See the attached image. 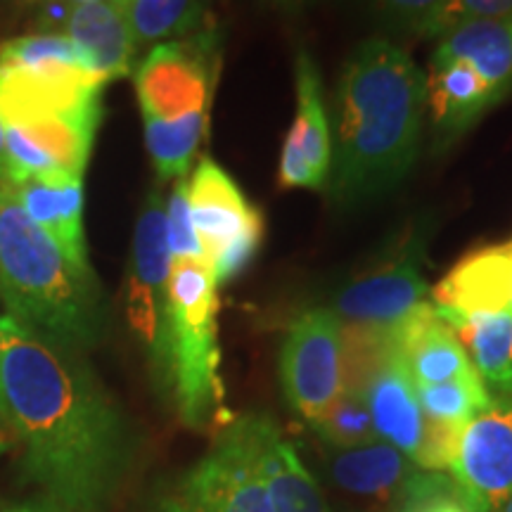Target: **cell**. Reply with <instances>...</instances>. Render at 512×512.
I'll use <instances>...</instances> for the list:
<instances>
[{
    "label": "cell",
    "mask_w": 512,
    "mask_h": 512,
    "mask_svg": "<svg viewBox=\"0 0 512 512\" xmlns=\"http://www.w3.org/2000/svg\"><path fill=\"white\" fill-rule=\"evenodd\" d=\"M0 418L22 446V477L72 508L105 512L136 458L131 422L86 354L8 313H0Z\"/></svg>",
    "instance_id": "obj_1"
},
{
    "label": "cell",
    "mask_w": 512,
    "mask_h": 512,
    "mask_svg": "<svg viewBox=\"0 0 512 512\" xmlns=\"http://www.w3.org/2000/svg\"><path fill=\"white\" fill-rule=\"evenodd\" d=\"M425 112V74L411 53L384 36L366 38L337 83L325 188L335 207H361L406 181L420 155Z\"/></svg>",
    "instance_id": "obj_2"
},
{
    "label": "cell",
    "mask_w": 512,
    "mask_h": 512,
    "mask_svg": "<svg viewBox=\"0 0 512 512\" xmlns=\"http://www.w3.org/2000/svg\"><path fill=\"white\" fill-rule=\"evenodd\" d=\"M0 304L19 323L64 347L88 351L107 330V302L93 268H81L0 183Z\"/></svg>",
    "instance_id": "obj_3"
},
{
    "label": "cell",
    "mask_w": 512,
    "mask_h": 512,
    "mask_svg": "<svg viewBox=\"0 0 512 512\" xmlns=\"http://www.w3.org/2000/svg\"><path fill=\"white\" fill-rule=\"evenodd\" d=\"M157 380L190 430L226 425L221 380L219 283L207 261H174Z\"/></svg>",
    "instance_id": "obj_4"
},
{
    "label": "cell",
    "mask_w": 512,
    "mask_h": 512,
    "mask_svg": "<svg viewBox=\"0 0 512 512\" xmlns=\"http://www.w3.org/2000/svg\"><path fill=\"white\" fill-rule=\"evenodd\" d=\"M147 512H271L256 463V413L221 425L207 453L159 491Z\"/></svg>",
    "instance_id": "obj_5"
},
{
    "label": "cell",
    "mask_w": 512,
    "mask_h": 512,
    "mask_svg": "<svg viewBox=\"0 0 512 512\" xmlns=\"http://www.w3.org/2000/svg\"><path fill=\"white\" fill-rule=\"evenodd\" d=\"M190 219L216 283L226 285L249 266L264 242L266 223L238 183L204 157L188 178Z\"/></svg>",
    "instance_id": "obj_6"
},
{
    "label": "cell",
    "mask_w": 512,
    "mask_h": 512,
    "mask_svg": "<svg viewBox=\"0 0 512 512\" xmlns=\"http://www.w3.org/2000/svg\"><path fill=\"white\" fill-rule=\"evenodd\" d=\"M219 64L221 34L214 19L197 34L152 46L133 72L140 114L181 119L209 112Z\"/></svg>",
    "instance_id": "obj_7"
},
{
    "label": "cell",
    "mask_w": 512,
    "mask_h": 512,
    "mask_svg": "<svg viewBox=\"0 0 512 512\" xmlns=\"http://www.w3.org/2000/svg\"><path fill=\"white\" fill-rule=\"evenodd\" d=\"M280 382L304 420H318L347 389L344 323L330 309L299 313L280 349Z\"/></svg>",
    "instance_id": "obj_8"
},
{
    "label": "cell",
    "mask_w": 512,
    "mask_h": 512,
    "mask_svg": "<svg viewBox=\"0 0 512 512\" xmlns=\"http://www.w3.org/2000/svg\"><path fill=\"white\" fill-rule=\"evenodd\" d=\"M171 268L174 259L166 240V200L155 188L147 192L133 230L124 294L128 325L145 347L155 370L164 351Z\"/></svg>",
    "instance_id": "obj_9"
},
{
    "label": "cell",
    "mask_w": 512,
    "mask_h": 512,
    "mask_svg": "<svg viewBox=\"0 0 512 512\" xmlns=\"http://www.w3.org/2000/svg\"><path fill=\"white\" fill-rule=\"evenodd\" d=\"M448 475L472 512H498L512 498V392L491 401L463 427Z\"/></svg>",
    "instance_id": "obj_10"
},
{
    "label": "cell",
    "mask_w": 512,
    "mask_h": 512,
    "mask_svg": "<svg viewBox=\"0 0 512 512\" xmlns=\"http://www.w3.org/2000/svg\"><path fill=\"white\" fill-rule=\"evenodd\" d=\"M425 238L411 235L396 252L337 292L332 313L344 325L392 330L427 302Z\"/></svg>",
    "instance_id": "obj_11"
},
{
    "label": "cell",
    "mask_w": 512,
    "mask_h": 512,
    "mask_svg": "<svg viewBox=\"0 0 512 512\" xmlns=\"http://www.w3.org/2000/svg\"><path fill=\"white\" fill-rule=\"evenodd\" d=\"M102 117V102L83 110L53 114L5 126L8 183L36 176H81L91 159Z\"/></svg>",
    "instance_id": "obj_12"
},
{
    "label": "cell",
    "mask_w": 512,
    "mask_h": 512,
    "mask_svg": "<svg viewBox=\"0 0 512 512\" xmlns=\"http://www.w3.org/2000/svg\"><path fill=\"white\" fill-rule=\"evenodd\" d=\"M297 114L280 152V188L325 190L332 169V126L325 107L323 79L309 50L294 57Z\"/></svg>",
    "instance_id": "obj_13"
},
{
    "label": "cell",
    "mask_w": 512,
    "mask_h": 512,
    "mask_svg": "<svg viewBox=\"0 0 512 512\" xmlns=\"http://www.w3.org/2000/svg\"><path fill=\"white\" fill-rule=\"evenodd\" d=\"M444 316H482L512 311V240L463 256L430 290Z\"/></svg>",
    "instance_id": "obj_14"
},
{
    "label": "cell",
    "mask_w": 512,
    "mask_h": 512,
    "mask_svg": "<svg viewBox=\"0 0 512 512\" xmlns=\"http://www.w3.org/2000/svg\"><path fill=\"white\" fill-rule=\"evenodd\" d=\"M50 10L55 22H60V34L72 38L107 83L124 79L136 69L138 43L121 0H88Z\"/></svg>",
    "instance_id": "obj_15"
},
{
    "label": "cell",
    "mask_w": 512,
    "mask_h": 512,
    "mask_svg": "<svg viewBox=\"0 0 512 512\" xmlns=\"http://www.w3.org/2000/svg\"><path fill=\"white\" fill-rule=\"evenodd\" d=\"M394 344L415 387H430L477 375L463 344L432 302L418 306L394 328Z\"/></svg>",
    "instance_id": "obj_16"
},
{
    "label": "cell",
    "mask_w": 512,
    "mask_h": 512,
    "mask_svg": "<svg viewBox=\"0 0 512 512\" xmlns=\"http://www.w3.org/2000/svg\"><path fill=\"white\" fill-rule=\"evenodd\" d=\"M8 185L24 214L62 249L72 264L93 268L88 261L86 228H83L81 176H36Z\"/></svg>",
    "instance_id": "obj_17"
},
{
    "label": "cell",
    "mask_w": 512,
    "mask_h": 512,
    "mask_svg": "<svg viewBox=\"0 0 512 512\" xmlns=\"http://www.w3.org/2000/svg\"><path fill=\"white\" fill-rule=\"evenodd\" d=\"M425 86L437 147L456 143L501 102L467 64L439 55H432Z\"/></svg>",
    "instance_id": "obj_18"
},
{
    "label": "cell",
    "mask_w": 512,
    "mask_h": 512,
    "mask_svg": "<svg viewBox=\"0 0 512 512\" xmlns=\"http://www.w3.org/2000/svg\"><path fill=\"white\" fill-rule=\"evenodd\" d=\"M330 477L339 489L392 510L420 467L399 448L375 439L354 448H330Z\"/></svg>",
    "instance_id": "obj_19"
},
{
    "label": "cell",
    "mask_w": 512,
    "mask_h": 512,
    "mask_svg": "<svg viewBox=\"0 0 512 512\" xmlns=\"http://www.w3.org/2000/svg\"><path fill=\"white\" fill-rule=\"evenodd\" d=\"M256 463L271 512H330L318 482L264 413H256Z\"/></svg>",
    "instance_id": "obj_20"
},
{
    "label": "cell",
    "mask_w": 512,
    "mask_h": 512,
    "mask_svg": "<svg viewBox=\"0 0 512 512\" xmlns=\"http://www.w3.org/2000/svg\"><path fill=\"white\" fill-rule=\"evenodd\" d=\"M437 41L432 55L467 64L498 100L512 91V15L465 19Z\"/></svg>",
    "instance_id": "obj_21"
},
{
    "label": "cell",
    "mask_w": 512,
    "mask_h": 512,
    "mask_svg": "<svg viewBox=\"0 0 512 512\" xmlns=\"http://www.w3.org/2000/svg\"><path fill=\"white\" fill-rule=\"evenodd\" d=\"M102 88L43 79L10 64H0V119L5 126L67 114L100 102Z\"/></svg>",
    "instance_id": "obj_22"
},
{
    "label": "cell",
    "mask_w": 512,
    "mask_h": 512,
    "mask_svg": "<svg viewBox=\"0 0 512 512\" xmlns=\"http://www.w3.org/2000/svg\"><path fill=\"white\" fill-rule=\"evenodd\" d=\"M0 64L19 67L43 79L76 83V86L105 88L107 81L95 72L88 57L69 36L60 31L19 36L0 46Z\"/></svg>",
    "instance_id": "obj_23"
},
{
    "label": "cell",
    "mask_w": 512,
    "mask_h": 512,
    "mask_svg": "<svg viewBox=\"0 0 512 512\" xmlns=\"http://www.w3.org/2000/svg\"><path fill=\"white\" fill-rule=\"evenodd\" d=\"M489 392H512V311L444 316Z\"/></svg>",
    "instance_id": "obj_24"
},
{
    "label": "cell",
    "mask_w": 512,
    "mask_h": 512,
    "mask_svg": "<svg viewBox=\"0 0 512 512\" xmlns=\"http://www.w3.org/2000/svg\"><path fill=\"white\" fill-rule=\"evenodd\" d=\"M211 0H121L138 50L197 34L211 22Z\"/></svg>",
    "instance_id": "obj_25"
},
{
    "label": "cell",
    "mask_w": 512,
    "mask_h": 512,
    "mask_svg": "<svg viewBox=\"0 0 512 512\" xmlns=\"http://www.w3.org/2000/svg\"><path fill=\"white\" fill-rule=\"evenodd\" d=\"M145 147L159 181H178L190 171L209 128V112L181 119L143 117Z\"/></svg>",
    "instance_id": "obj_26"
},
{
    "label": "cell",
    "mask_w": 512,
    "mask_h": 512,
    "mask_svg": "<svg viewBox=\"0 0 512 512\" xmlns=\"http://www.w3.org/2000/svg\"><path fill=\"white\" fill-rule=\"evenodd\" d=\"M422 413L430 422L437 425L463 427L470 422L479 411H484L491 401V392L482 377L470 375L463 380H453L444 384H430V387H415Z\"/></svg>",
    "instance_id": "obj_27"
},
{
    "label": "cell",
    "mask_w": 512,
    "mask_h": 512,
    "mask_svg": "<svg viewBox=\"0 0 512 512\" xmlns=\"http://www.w3.org/2000/svg\"><path fill=\"white\" fill-rule=\"evenodd\" d=\"M311 425L330 448H354L377 439L366 401L356 392H344Z\"/></svg>",
    "instance_id": "obj_28"
},
{
    "label": "cell",
    "mask_w": 512,
    "mask_h": 512,
    "mask_svg": "<svg viewBox=\"0 0 512 512\" xmlns=\"http://www.w3.org/2000/svg\"><path fill=\"white\" fill-rule=\"evenodd\" d=\"M389 512H472L448 472L418 470Z\"/></svg>",
    "instance_id": "obj_29"
},
{
    "label": "cell",
    "mask_w": 512,
    "mask_h": 512,
    "mask_svg": "<svg viewBox=\"0 0 512 512\" xmlns=\"http://www.w3.org/2000/svg\"><path fill=\"white\" fill-rule=\"evenodd\" d=\"M356 3L382 31L380 36L399 41L406 36H418L446 0H356Z\"/></svg>",
    "instance_id": "obj_30"
},
{
    "label": "cell",
    "mask_w": 512,
    "mask_h": 512,
    "mask_svg": "<svg viewBox=\"0 0 512 512\" xmlns=\"http://www.w3.org/2000/svg\"><path fill=\"white\" fill-rule=\"evenodd\" d=\"M166 240H169L174 261H207V254H204L190 219L188 178H178L166 197Z\"/></svg>",
    "instance_id": "obj_31"
},
{
    "label": "cell",
    "mask_w": 512,
    "mask_h": 512,
    "mask_svg": "<svg viewBox=\"0 0 512 512\" xmlns=\"http://www.w3.org/2000/svg\"><path fill=\"white\" fill-rule=\"evenodd\" d=\"M512 15V0H446L420 29L418 38H439L465 19Z\"/></svg>",
    "instance_id": "obj_32"
},
{
    "label": "cell",
    "mask_w": 512,
    "mask_h": 512,
    "mask_svg": "<svg viewBox=\"0 0 512 512\" xmlns=\"http://www.w3.org/2000/svg\"><path fill=\"white\" fill-rule=\"evenodd\" d=\"M5 512H93V510H79V508H72V505L57 503V501H53V498L36 496V498H29V501H24V503L12 505V508Z\"/></svg>",
    "instance_id": "obj_33"
},
{
    "label": "cell",
    "mask_w": 512,
    "mask_h": 512,
    "mask_svg": "<svg viewBox=\"0 0 512 512\" xmlns=\"http://www.w3.org/2000/svg\"><path fill=\"white\" fill-rule=\"evenodd\" d=\"M266 5H271L275 10H283V12H299L309 5L316 3V0H264Z\"/></svg>",
    "instance_id": "obj_34"
},
{
    "label": "cell",
    "mask_w": 512,
    "mask_h": 512,
    "mask_svg": "<svg viewBox=\"0 0 512 512\" xmlns=\"http://www.w3.org/2000/svg\"><path fill=\"white\" fill-rule=\"evenodd\" d=\"M8 181V150H5V124L0 119V183Z\"/></svg>",
    "instance_id": "obj_35"
},
{
    "label": "cell",
    "mask_w": 512,
    "mask_h": 512,
    "mask_svg": "<svg viewBox=\"0 0 512 512\" xmlns=\"http://www.w3.org/2000/svg\"><path fill=\"white\" fill-rule=\"evenodd\" d=\"M50 8H69V5H79V3H88V0H48Z\"/></svg>",
    "instance_id": "obj_36"
},
{
    "label": "cell",
    "mask_w": 512,
    "mask_h": 512,
    "mask_svg": "<svg viewBox=\"0 0 512 512\" xmlns=\"http://www.w3.org/2000/svg\"><path fill=\"white\" fill-rule=\"evenodd\" d=\"M498 512H512V498H510V501H508V503H505V505H503V508H501V510H498Z\"/></svg>",
    "instance_id": "obj_37"
},
{
    "label": "cell",
    "mask_w": 512,
    "mask_h": 512,
    "mask_svg": "<svg viewBox=\"0 0 512 512\" xmlns=\"http://www.w3.org/2000/svg\"><path fill=\"white\" fill-rule=\"evenodd\" d=\"M0 451H3V434H0Z\"/></svg>",
    "instance_id": "obj_38"
}]
</instances>
